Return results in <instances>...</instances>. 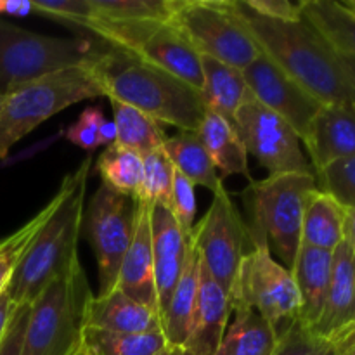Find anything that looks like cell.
Returning a JSON list of instances; mask_svg holds the SVG:
<instances>
[{
	"label": "cell",
	"instance_id": "cell-1",
	"mask_svg": "<svg viewBox=\"0 0 355 355\" xmlns=\"http://www.w3.org/2000/svg\"><path fill=\"white\" fill-rule=\"evenodd\" d=\"M87 69L107 99L142 111L159 125L198 132L208 113L203 94L156 66L106 44L87 62Z\"/></svg>",
	"mask_w": 355,
	"mask_h": 355
},
{
	"label": "cell",
	"instance_id": "cell-2",
	"mask_svg": "<svg viewBox=\"0 0 355 355\" xmlns=\"http://www.w3.org/2000/svg\"><path fill=\"white\" fill-rule=\"evenodd\" d=\"M239 10L262 54L322 106H355V87L342 59L304 17L276 21Z\"/></svg>",
	"mask_w": 355,
	"mask_h": 355
},
{
	"label": "cell",
	"instance_id": "cell-3",
	"mask_svg": "<svg viewBox=\"0 0 355 355\" xmlns=\"http://www.w3.org/2000/svg\"><path fill=\"white\" fill-rule=\"evenodd\" d=\"M90 165L92 158L87 156L78 168L69 173V189L64 200L30 243L7 284L6 290L17 307L33 304L59 274L80 259L76 245L82 234Z\"/></svg>",
	"mask_w": 355,
	"mask_h": 355
},
{
	"label": "cell",
	"instance_id": "cell-4",
	"mask_svg": "<svg viewBox=\"0 0 355 355\" xmlns=\"http://www.w3.org/2000/svg\"><path fill=\"white\" fill-rule=\"evenodd\" d=\"M92 298L82 262L75 260L30 305L21 355H82Z\"/></svg>",
	"mask_w": 355,
	"mask_h": 355
},
{
	"label": "cell",
	"instance_id": "cell-5",
	"mask_svg": "<svg viewBox=\"0 0 355 355\" xmlns=\"http://www.w3.org/2000/svg\"><path fill=\"white\" fill-rule=\"evenodd\" d=\"M76 28L89 31L110 47L172 73L200 92L203 90L200 54L170 21L110 19L92 14Z\"/></svg>",
	"mask_w": 355,
	"mask_h": 355
},
{
	"label": "cell",
	"instance_id": "cell-6",
	"mask_svg": "<svg viewBox=\"0 0 355 355\" xmlns=\"http://www.w3.org/2000/svg\"><path fill=\"white\" fill-rule=\"evenodd\" d=\"M318 189L314 173H281L252 180L243 193L252 224L248 236L267 239L270 252L290 269L302 245V220L309 194Z\"/></svg>",
	"mask_w": 355,
	"mask_h": 355
},
{
	"label": "cell",
	"instance_id": "cell-7",
	"mask_svg": "<svg viewBox=\"0 0 355 355\" xmlns=\"http://www.w3.org/2000/svg\"><path fill=\"white\" fill-rule=\"evenodd\" d=\"M94 97L104 96L87 69V62L51 73L14 90L3 97L0 110V159L45 120L80 101Z\"/></svg>",
	"mask_w": 355,
	"mask_h": 355
},
{
	"label": "cell",
	"instance_id": "cell-8",
	"mask_svg": "<svg viewBox=\"0 0 355 355\" xmlns=\"http://www.w3.org/2000/svg\"><path fill=\"white\" fill-rule=\"evenodd\" d=\"M104 47L96 37H47L0 19V96L51 73L85 64Z\"/></svg>",
	"mask_w": 355,
	"mask_h": 355
},
{
	"label": "cell",
	"instance_id": "cell-9",
	"mask_svg": "<svg viewBox=\"0 0 355 355\" xmlns=\"http://www.w3.org/2000/svg\"><path fill=\"white\" fill-rule=\"evenodd\" d=\"M170 23L200 58L245 69L262 55L236 0H173Z\"/></svg>",
	"mask_w": 355,
	"mask_h": 355
},
{
	"label": "cell",
	"instance_id": "cell-10",
	"mask_svg": "<svg viewBox=\"0 0 355 355\" xmlns=\"http://www.w3.org/2000/svg\"><path fill=\"white\" fill-rule=\"evenodd\" d=\"M252 250L245 253L229 293L231 309H252L279 335L300 318V293L293 274L274 260L262 236H250Z\"/></svg>",
	"mask_w": 355,
	"mask_h": 355
},
{
	"label": "cell",
	"instance_id": "cell-11",
	"mask_svg": "<svg viewBox=\"0 0 355 355\" xmlns=\"http://www.w3.org/2000/svg\"><path fill=\"white\" fill-rule=\"evenodd\" d=\"M137 200L101 182L83 211V236L92 246L99 270V295L116 290L118 274L135 227Z\"/></svg>",
	"mask_w": 355,
	"mask_h": 355
},
{
	"label": "cell",
	"instance_id": "cell-12",
	"mask_svg": "<svg viewBox=\"0 0 355 355\" xmlns=\"http://www.w3.org/2000/svg\"><path fill=\"white\" fill-rule=\"evenodd\" d=\"M234 127L246 153L255 156L269 175L314 173L311 162L302 151L297 132L283 118L253 99L252 94L236 113Z\"/></svg>",
	"mask_w": 355,
	"mask_h": 355
},
{
	"label": "cell",
	"instance_id": "cell-13",
	"mask_svg": "<svg viewBox=\"0 0 355 355\" xmlns=\"http://www.w3.org/2000/svg\"><path fill=\"white\" fill-rule=\"evenodd\" d=\"M246 236V225L224 187L214 194L208 211L189 234L205 269L227 295L245 257Z\"/></svg>",
	"mask_w": 355,
	"mask_h": 355
},
{
	"label": "cell",
	"instance_id": "cell-14",
	"mask_svg": "<svg viewBox=\"0 0 355 355\" xmlns=\"http://www.w3.org/2000/svg\"><path fill=\"white\" fill-rule=\"evenodd\" d=\"M243 73L253 99L283 118L304 141L322 104L263 54Z\"/></svg>",
	"mask_w": 355,
	"mask_h": 355
},
{
	"label": "cell",
	"instance_id": "cell-15",
	"mask_svg": "<svg viewBox=\"0 0 355 355\" xmlns=\"http://www.w3.org/2000/svg\"><path fill=\"white\" fill-rule=\"evenodd\" d=\"M151 236L156 298L159 318H163L184 269L189 236L184 234L172 211L159 205H151Z\"/></svg>",
	"mask_w": 355,
	"mask_h": 355
},
{
	"label": "cell",
	"instance_id": "cell-16",
	"mask_svg": "<svg viewBox=\"0 0 355 355\" xmlns=\"http://www.w3.org/2000/svg\"><path fill=\"white\" fill-rule=\"evenodd\" d=\"M116 288L134 300L158 312L155 260H153L151 205L144 203V201H137L134 236H132L130 246L121 262Z\"/></svg>",
	"mask_w": 355,
	"mask_h": 355
},
{
	"label": "cell",
	"instance_id": "cell-17",
	"mask_svg": "<svg viewBox=\"0 0 355 355\" xmlns=\"http://www.w3.org/2000/svg\"><path fill=\"white\" fill-rule=\"evenodd\" d=\"M231 314L229 295L215 283L201 262L200 286L184 349L193 355H215L225 335Z\"/></svg>",
	"mask_w": 355,
	"mask_h": 355
},
{
	"label": "cell",
	"instance_id": "cell-18",
	"mask_svg": "<svg viewBox=\"0 0 355 355\" xmlns=\"http://www.w3.org/2000/svg\"><path fill=\"white\" fill-rule=\"evenodd\" d=\"M314 172L355 156V106H322L302 141Z\"/></svg>",
	"mask_w": 355,
	"mask_h": 355
},
{
	"label": "cell",
	"instance_id": "cell-19",
	"mask_svg": "<svg viewBox=\"0 0 355 355\" xmlns=\"http://www.w3.org/2000/svg\"><path fill=\"white\" fill-rule=\"evenodd\" d=\"M87 328L135 335L163 331L162 318L155 309L134 300L118 288L106 295H97L90 300Z\"/></svg>",
	"mask_w": 355,
	"mask_h": 355
},
{
	"label": "cell",
	"instance_id": "cell-20",
	"mask_svg": "<svg viewBox=\"0 0 355 355\" xmlns=\"http://www.w3.org/2000/svg\"><path fill=\"white\" fill-rule=\"evenodd\" d=\"M333 252L300 245L290 270L300 293V321L314 329L321 319L331 279Z\"/></svg>",
	"mask_w": 355,
	"mask_h": 355
},
{
	"label": "cell",
	"instance_id": "cell-21",
	"mask_svg": "<svg viewBox=\"0 0 355 355\" xmlns=\"http://www.w3.org/2000/svg\"><path fill=\"white\" fill-rule=\"evenodd\" d=\"M355 321V253L345 241L333 252L328 297L315 331L331 333Z\"/></svg>",
	"mask_w": 355,
	"mask_h": 355
},
{
	"label": "cell",
	"instance_id": "cell-22",
	"mask_svg": "<svg viewBox=\"0 0 355 355\" xmlns=\"http://www.w3.org/2000/svg\"><path fill=\"white\" fill-rule=\"evenodd\" d=\"M201 276V259L198 253L196 245L189 238L187 245L186 262L177 281L173 293L170 297L166 311L162 318L163 333L166 336V342L173 347H184L189 333L191 318H193L194 304L198 297V286H200Z\"/></svg>",
	"mask_w": 355,
	"mask_h": 355
},
{
	"label": "cell",
	"instance_id": "cell-23",
	"mask_svg": "<svg viewBox=\"0 0 355 355\" xmlns=\"http://www.w3.org/2000/svg\"><path fill=\"white\" fill-rule=\"evenodd\" d=\"M203 101L207 110L218 114L234 127L236 113L248 97L245 73L236 66L201 55Z\"/></svg>",
	"mask_w": 355,
	"mask_h": 355
},
{
	"label": "cell",
	"instance_id": "cell-24",
	"mask_svg": "<svg viewBox=\"0 0 355 355\" xmlns=\"http://www.w3.org/2000/svg\"><path fill=\"white\" fill-rule=\"evenodd\" d=\"M196 134L210 155L217 172H220V180L229 175L250 177L248 153L236 127H232L227 120L208 111Z\"/></svg>",
	"mask_w": 355,
	"mask_h": 355
},
{
	"label": "cell",
	"instance_id": "cell-25",
	"mask_svg": "<svg viewBox=\"0 0 355 355\" xmlns=\"http://www.w3.org/2000/svg\"><path fill=\"white\" fill-rule=\"evenodd\" d=\"M272 355H355V321L324 335L297 319L277 335Z\"/></svg>",
	"mask_w": 355,
	"mask_h": 355
},
{
	"label": "cell",
	"instance_id": "cell-26",
	"mask_svg": "<svg viewBox=\"0 0 355 355\" xmlns=\"http://www.w3.org/2000/svg\"><path fill=\"white\" fill-rule=\"evenodd\" d=\"M302 17L338 55L355 58V14L336 0H304Z\"/></svg>",
	"mask_w": 355,
	"mask_h": 355
},
{
	"label": "cell",
	"instance_id": "cell-27",
	"mask_svg": "<svg viewBox=\"0 0 355 355\" xmlns=\"http://www.w3.org/2000/svg\"><path fill=\"white\" fill-rule=\"evenodd\" d=\"M343 241V207L324 191L314 189L307 198L302 220V245L335 252Z\"/></svg>",
	"mask_w": 355,
	"mask_h": 355
},
{
	"label": "cell",
	"instance_id": "cell-28",
	"mask_svg": "<svg viewBox=\"0 0 355 355\" xmlns=\"http://www.w3.org/2000/svg\"><path fill=\"white\" fill-rule=\"evenodd\" d=\"M163 151L172 162L173 168L182 173L194 187H207L214 194L224 187L217 168L196 132H179L177 135H172L163 144Z\"/></svg>",
	"mask_w": 355,
	"mask_h": 355
},
{
	"label": "cell",
	"instance_id": "cell-29",
	"mask_svg": "<svg viewBox=\"0 0 355 355\" xmlns=\"http://www.w3.org/2000/svg\"><path fill=\"white\" fill-rule=\"evenodd\" d=\"M234 321L227 326L215 355H272L277 333L252 309H234Z\"/></svg>",
	"mask_w": 355,
	"mask_h": 355
},
{
	"label": "cell",
	"instance_id": "cell-30",
	"mask_svg": "<svg viewBox=\"0 0 355 355\" xmlns=\"http://www.w3.org/2000/svg\"><path fill=\"white\" fill-rule=\"evenodd\" d=\"M110 103L113 107L114 127H116L114 144L130 149L141 156L163 148L168 135L165 134L158 121L128 104L120 103V101L110 99Z\"/></svg>",
	"mask_w": 355,
	"mask_h": 355
},
{
	"label": "cell",
	"instance_id": "cell-31",
	"mask_svg": "<svg viewBox=\"0 0 355 355\" xmlns=\"http://www.w3.org/2000/svg\"><path fill=\"white\" fill-rule=\"evenodd\" d=\"M69 189V175L62 179L61 186H59L58 193L52 196V200L35 215L33 218L26 222L23 227L17 229L10 236L0 241V293L7 288L9 281L12 279L14 272H16L17 266H19L21 259H23L24 252L28 250L30 243L33 241L35 236L40 232V229L47 224L49 218L52 217L61 201L64 200L66 193Z\"/></svg>",
	"mask_w": 355,
	"mask_h": 355
},
{
	"label": "cell",
	"instance_id": "cell-32",
	"mask_svg": "<svg viewBox=\"0 0 355 355\" xmlns=\"http://www.w3.org/2000/svg\"><path fill=\"white\" fill-rule=\"evenodd\" d=\"M96 170L107 187L125 196L137 198L144 175L141 155L111 144L97 158Z\"/></svg>",
	"mask_w": 355,
	"mask_h": 355
},
{
	"label": "cell",
	"instance_id": "cell-33",
	"mask_svg": "<svg viewBox=\"0 0 355 355\" xmlns=\"http://www.w3.org/2000/svg\"><path fill=\"white\" fill-rule=\"evenodd\" d=\"M168 345L163 331L151 333H111L104 329L87 328L83 347L97 355H155Z\"/></svg>",
	"mask_w": 355,
	"mask_h": 355
},
{
	"label": "cell",
	"instance_id": "cell-34",
	"mask_svg": "<svg viewBox=\"0 0 355 355\" xmlns=\"http://www.w3.org/2000/svg\"><path fill=\"white\" fill-rule=\"evenodd\" d=\"M142 166H144L142 186L135 200L168 208L175 168H173L172 162L165 155L163 148L142 156Z\"/></svg>",
	"mask_w": 355,
	"mask_h": 355
},
{
	"label": "cell",
	"instance_id": "cell-35",
	"mask_svg": "<svg viewBox=\"0 0 355 355\" xmlns=\"http://www.w3.org/2000/svg\"><path fill=\"white\" fill-rule=\"evenodd\" d=\"M96 16L110 19L170 21L173 0H90Z\"/></svg>",
	"mask_w": 355,
	"mask_h": 355
},
{
	"label": "cell",
	"instance_id": "cell-36",
	"mask_svg": "<svg viewBox=\"0 0 355 355\" xmlns=\"http://www.w3.org/2000/svg\"><path fill=\"white\" fill-rule=\"evenodd\" d=\"M318 189L324 191L340 207L355 210V156L338 159L314 172Z\"/></svg>",
	"mask_w": 355,
	"mask_h": 355
},
{
	"label": "cell",
	"instance_id": "cell-37",
	"mask_svg": "<svg viewBox=\"0 0 355 355\" xmlns=\"http://www.w3.org/2000/svg\"><path fill=\"white\" fill-rule=\"evenodd\" d=\"M168 210L172 211L173 218L177 220L184 234L189 236L194 227V217H196V196H194V186L175 170L173 175L172 196H170Z\"/></svg>",
	"mask_w": 355,
	"mask_h": 355
},
{
	"label": "cell",
	"instance_id": "cell-38",
	"mask_svg": "<svg viewBox=\"0 0 355 355\" xmlns=\"http://www.w3.org/2000/svg\"><path fill=\"white\" fill-rule=\"evenodd\" d=\"M33 12L78 26L94 14L90 0H33Z\"/></svg>",
	"mask_w": 355,
	"mask_h": 355
},
{
	"label": "cell",
	"instance_id": "cell-39",
	"mask_svg": "<svg viewBox=\"0 0 355 355\" xmlns=\"http://www.w3.org/2000/svg\"><path fill=\"white\" fill-rule=\"evenodd\" d=\"M104 121L103 107L89 106L78 120L66 130V139L75 146H80L85 151H94L101 146L99 127Z\"/></svg>",
	"mask_w": 355,
	"mask_h": 355
},
{
	"label": "cell",
	"instance_id": "cell-40",
	"mask_svg": "<svg viewBox=\"0 0 355 355\" xmlns=\"http://www.w3.org/2000/svg\"><path fill=\"white\" fill-rule=\"evenodd\" d=\"M239 7L253 16L263 19L295 21L300 19V2L293 3L288 0H238Z\"/></svg>",
	"mask_w": 355,
	"mask_h": 355
},
{
	"label": "cell",
	"instance_id": "cell-41",
	"mask_svg": "<svg viewBox=\"0 0 355 355\" xmlns=\"http://www.w3.org/2000/svg\"><path fill=\"white\" fill-rule=\"evenodd\" d=\"M30 305H19L9 322L6 335L0 342V355H21L23 354L24 333H26Z\"/></svg>",
	"mask_w": 355,
	"mask_h": 355
},
{
	"label": "cell",
	"instance_id": "cell-42",
	"mask_svg": "<svg viewBox=\"0 0 355 355\" xmlns=\"http://www.w3.org/2000/svg\"><path fill=\"white\" fill-rule=\"evenodd\" d=\"M16 309H17V305L10 300L9 291L3 290L2 293H0V342H2L7 328H9V322H10V319H12Z\"/></svg>",
	"mask_w": 355,
	"mask_h": 355
},
{
	"label": "cell",
	"instance_id": "cell-43",
	"mask_svg": "<svg viewBox=\"0 0 355 355\" xmlns=\"http://www.w3.org/2000/svg\"><path fill=\"white\" fill-rule=\"evenodd\" d=\"M33 12L30 0H0V14L10 16H28Z\"/></svg>",
	"mask_w": 355,
	"mask_h": 355
},
{
	"label": "cell",
	"instance_id": "cell-44",
	"mask_svg": "<svg viewBox=\"0 0 355 355\" xmlns=\"http://www.w3.org/2000/svg\"><path fill=\"white\" fill-rule=\"evenodd\" d=\"M343 241H345L355 253V210L354 208H343Z\"/></svg>",
	"mask_w": 355,
	"mask_h": 355
},
{
	"label": "cell",
	"instance_id": "cell-45",
	"mask_svg": "<svg viewBox=\"0 0 355 355\" xmlns=\"http://www.w3.org/2000/svg\"><path fill=\"white\" fill-rule=\"evenodd\" d=\"M99 142L101 146H111L116 142V127H114V121L104 120L99 127Z\"/></svg>",
	"mask_w": 355,
	"mask_h": 355
},
{
	"label": "cell",
	"instance_id": "cell-46",
	"mask_svg": "<svg viewBox=\"0 0 355 355\" xmlns=\"http://www.w3.org/2000/svg\"><path fill=\"white\" fill-rule=\"evenodd\" d=\"M340 59H342L343 68H345V71L349 73L350 80H352L355 87V58H350V55H340Z\"/></svg>",
	"mask_w": 355,
	"mask_h": 355
},
{
	"label": "cell",
	"instance_id": "cell-47",
	"mask_svg": "<svg viewBox=\"0 0 355 355\" xmlns=\"http://www.w3.org/2000/svg\"><path fill=\"white\" fill-rule=\"evenodd\" d=\"M155 355H177V347H173V345H166V347H163L162 350H159L158 354H155Z\"/></svg>",
	"mask_w": 355,
	"mask_h": 355
},
{
	"label": "cell",
	"instance_id": "cell-48",
	"mask_svg": "<svg viewBox=\"0 0 355 355\" xmlns=\"http://www.w3.org/2000/svg\"><path fill=\"white\" fill-rule=\"evenodd\" d=\"M342 3L347 7V9L352 10V12L355 14V0H345V2H342Z\"/></svg>",
	"mask_w": 355,
	"mask_h": 355
},
{
	"label": "cell",
	"instance_id": "cell-49",
	"mask_svg": "<svg viewBox=\"0 0 355 355\" xmlns=\"http://www.w3.org/2000/svg\"><path fill=\"white\" fill-rule=\"evenodd\" d=\"M177 355H193L189 350H186L184 347H177Z\"/></svg>",
	"mask_w": 355,
	"mask_h": 355
},
{
	"label": "cell",
	"instance_id": "cell-50",
	"mask_svg": "<svg viewBox=\"0 0 355 355\" xmlns=\"http://www.w3.org/2000/svg\"><path fill=\"white\" fill-rule=\"evenodd\" d=\"M82 355H97V354L94 352V350H90L89 347H83V350H82Z\"/></svg>",
	"mask_w": 355,
	"mask_h": 355
},
{
	"label": "cell",
	"instance_id": "cell-51",
	"mask_svg": "<svg viewBox=\"0 0 355 355\" xmlns=\"http://www.w3.org/2000/svg\"><path fill=\"white\" fill-rule=\"evenodd\" d=\"M2 104H3V96H0V110H2Z\"/></svg>",
	"mask_w": 355,
	"mask_h": 355
}]
</instances>
